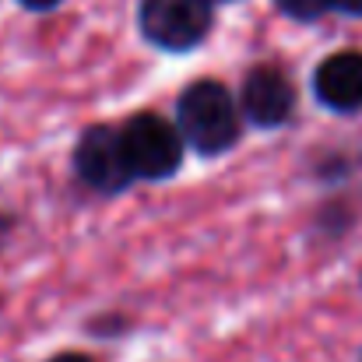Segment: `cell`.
I'll return each mask as SVG.
<instances>
[{"label": "cell", "mask_w": 362, "mask_h": 362, "mask_svg": "<svg viewBox=\"0 0 362 362\" xmlns=\"http://www.w3.org/2000/svg\"><path fill=\"white\" fill-rule=\"evenodd\" d=\"M243 106L229 85L215 78H201L187 85L176 99V127L187 137V148H194L204 158H218L233 151L243 137Z\"/></svg>", "instance_id": "6da1fadb"}, {"label": "cell", "mask_w": 362, "mask_h": 362, "mask_svg": "<svg viewBox=\"0 0 362 362\" xmlns=\"http://www.w3.org/2000/svg\"><path fill=\"white\" fill-rule=\"evenodd\" d=\"M211 4L215 0H141V35L162 53H190L211 35Z\"/></svg>", "instance_id": "7a4b0ae2"}, {"label": "cell", "mask_w": 362, "mask_h": 362, "mask_svg": "<svg viewBox=\"0 0 362 362\" xmlns=\"http://www.w3.org/2000/svg\"><path fill=\"white\" fill-rule=\"evenodd\" d=\"M71 165L81 187H88L92 194H106V197L130 190V183L137 180L127 144H123V127H110V123H95L81 130Z\"/></svg>", "instance_id": "3957f363"}, {"label": "cell", "mask_w": 362, "mask_h": 362, "mask_svg": "<svg viewBox=\"0 0 362 362\" xmlns=\"http://www.w3.org/2000/svg\"><path fill=\"white\" fill-rule=\"evenodd\" d=\"M123 144H127V155H130L137 180L162 183L183 169L187 137L176 123H169L158 113H134L123 123Z\"/></svg>", "instance_id": "277c9868"}, {"label": "cell", "mask_w": 362, "mask_h": 362, "mask_svg": "<svg viewBox=\"0 0 362 362\" xmlns=\"http://www.w3.org/2000/svg\"><path fill=\"white\" fill-rule=\"evenodd\" d=\"M296 85L278 64L253 67L240 85V106L246 123L260 130H274L296 117Z\"/></svg>", "instance_id": "5b68a950"}, {"label": "cell", "mask_w": 362, "mask_h": 362, "mask_svg": "<svg viewBox=\"0 0 362 362\" xmlns=\"http://www.w3.org/2000/svg\"><path fill=\"white\" fill-rule=\"evenodd\" d=\"M313 95L331 113H359L362 110V53L341 49L317 64Z\"/></svg>", "instance_id": "8992f818"}, {"label": "cell", "mask_w": 362, "mask_h": 362, "mask_svg": "<svg viewBox=\"0 0 362 362\" xmlns=\"http://www.w3.org/2000/svg\"><path fill=\"white\" fill-rule=\"evenodd\" d=\"M281 14L296 18V21H317L331 11V0H274Z\"/></svg>", "instance_id": "52a82bcc"}, {"label": "cell", "mask_w": 362, "mask_h": 362, "mask_svg": "<svg viewBox=\"0 0 362 362\" xmlns=\"http://www.w3.org/2000/svg\"><path fill=\"white\" fill-rule=\"evenodd\" d=\"M331 11H341L349 18H362V0H331Z\"/></svg>", "instance_id": "ba28073f"}, {"label": "cell", "mask_w": 362, "mask_h": 362, "mask_svg": "<svg viewBox=\"0 0 362 362\" xmlns=\"http://www.w3.org/2000/svg\"><path fill=\"white\" fill-rule=\"evenodd\" d=\"M21 7H28V11H53V7H60L64 0H18Z\"/></svg>", "instance_id": "9c48e42d"}, {"label": "cell", "mask_w": 362, "mask_h": 362, "mask_svg": "<svg viewBox=\"0 0 362 362\" xmlns=\"http://www.w3.org/2000/svg\"><path fill=\"white\" fill-rule=\"evenodd\" d=\"M46 362H95L92 356H81V352H57V356H49Z\"/></svg>", "instance_id": "30bf717a"}, {"label": "cell", "mask_w": 362, "mask_h": 362, "mask_svg": "<svg viewBox=\"0 0 362 362\" xmlns=\"http://www.w3.org/2000/svg\"><path fill=\"white\" fill-rule=\"evenodd\" d=\"M215 4H218V0H215Z\"/></svg>", "instance_id": "8fae6325"}]
</instances>
